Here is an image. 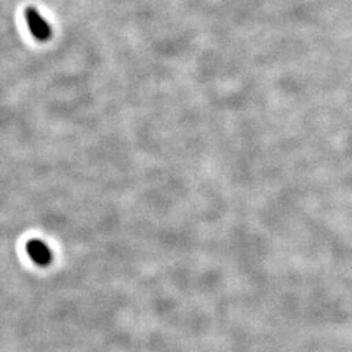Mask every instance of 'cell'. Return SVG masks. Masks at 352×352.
Wrapping results in <instances>:
<instances>
[{
  "label": "cell",
  "mask_w": 352,
  "mask_h": 352,
  "mask_svg": "<svg viewBox=\"0 0 352 352\" xmlns=\"http://www.w3.org/2000/svg\"><path fill=\"white\" fill-rule=\"evenodd\" d=\"M25 20L28 28L30 29V33L33 34V37L37 38L38 41H47L51 37V26L36 8H26Z\"/></svg>",
  "instance_id": "6da1fadb"
},
{
  "label": "cell",
  "mask_w": 352,
  "mask_h": 352,
  "mask_svg": "<svg viewBox=\"0 0 352 352\" xmlns=\"http://www.w3.org/2000/svg\"><path fill=\"white\" fill-rule=\"evenodd\" d=\"M26 250H28V254L36 264L41 266L50 264L51 252L43 241L37 239L32 240L28 243Z\"/></svg>",
  "instance_id": "7a4b0ae2"
}]
</instances>
